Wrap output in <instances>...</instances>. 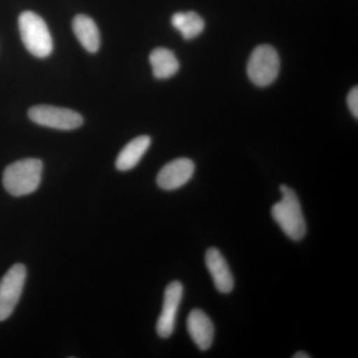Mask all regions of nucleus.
Listing matches in <instances>:
<instances>
[{
    "label": "nucleus",
    "mask_w": 358,
    "mask_h": 358,
    "mask_svg": "<svg viewBox=\"0 0 358 358\" xmlns=\"http://www.w3.org/2000/svg\"><path fill=\"white\" fill-rule=\"evenodd\" d=\"M280 190L282 199L273 205L271 210L272 217L289 239L301 241L307 234V224L301 210L300 200L289 186L281 185Z\"/></svg>",
    "instance_id": "nucleus-1"
},
{
    "label": "nucleus",
    "mask_w": 358,
    "mask_h": 358,
    "mask_svg": "<svg viewBox=\"0 0 358 358\" xmlns=\"http://www.w3.org/2000/svg\"><path fill=\"white\" fill-rule=\"evenodd\" d=\"M43 164L38 159H24L6 167L2 178L4 188L13 196L29 195L41 183Z\"/></svg>",
    "instance_id": "nucleus-2"
},
{
    "label": "nucleus",
    "mask_w": 358,
    "mask_h": 358,
    "mask_svg": "<svg viewBox=\"0 0 358 358\" xmlns=\"http://www.w3.org/2000/svg\"><path fill=\"white\" fill-rule=\"evenodd\" d=\"M21 40L30 54L46 58L53 51V40L43 18L32 11H24L18 18Z\"/></svg>",
    "instance_id": "nucleus-3"
},
{
    "label": "nucleus",
    "mask_w": 358,
    "mask_h": 358,
    "mask_svg": "<svg viewBox=\"0 0 358 358\" xmlns=\"http://www.w3.org/2000/svg\"><path fill=\"white\" fill-rule=\"evenodd\" d=\"M280 67L279 54L274 47L260 45L250 56L247 73L252 83L258 87H267L277 79Z\"/></svg>",
    "instance_id": "nucleus-4"
},
{
    "label": "nucleus",
    "mask_w": 358,
    "mask_h": 358,
    "mask_svg": "<svg viewBox=\"0 0 358 358\" xmlns=\"http://www.w3.org/2000/svg\"><path fill=\"white\" fill-rule=\"evenodd\" d=\"M28 117L35 124L60 131H72L83 124V117L75 110L55 106L38 105L30 108Z\"/></svg>",
    "instance_id": "nucleus-5"
},
{
    "label": "nucleus",
    "mask_w": 358,
    "mask_h": 358,
    "mask_svg": "<svg viewBox=\"0 0 358 358\" xmlns=\"http://www.w3.org/2000/svg\"><path fill=\"white\" fill-rule=\"evenodd\" d=\"M26 281V268L22 264H15L0 280V322L13 315L20 300Z\"/></svg>",
    "instance_id": "nucleus-6"
},
{
    "label": "nucleus",
    "mask_w": 358,
    "mask_h": 358,
    "mask_svg": "<svg viewBox=\"0 0 358 358\" xmlns=\"http://www.w3.org/2000/svg\"><path fill=\"white\" fill-rule=\"evenodd\" d=\"M183 296V286L180 282H171L164 292L162 313L157 320V331L162 338H167L173 334L176 315Z\"/></svg>",
    "instance_id": "nucleus-7"
},
{
    "label": "nucleus",
    "mask_w": 358,
    "mask_h": 358,
    "mask_svg": "<svg viewBox=\"0 0 358 358\" xmlns=\"http://www.w3.org/2000/svg\"><path fill=\"white\" fill-rule=\"evenodd\" d=\"M194 171V162L192 159L185 157L174 159L160 169L157 185L164 190L178 189L192 179Z\"/></svg>",
    "instance_id": "nucleus-8"
},
{
    "label": "nucleus",
    "mask_w": 358,
    "mask_h": 358,
    "mask_svg": "<svg viewBox=\"0 0 358 358\" xmlns=\"http://www.w3.org/2000/svg\"><path fill=\"white\" fill-rule=\"evenodd\" d=\"M205 264L210 273L216 289L222 294L231 293L234 288V278L221 252L216 248L207 250Z\"/></svg>",
    "instance_id": "nucleus-9"
},
{
    "label": "nucleus",
    "mask_w": 358,
    "mask_h": 358,
    "mask_svg": "<svg viewBox=\"0 0 358 358\" xmlns=\"http://www.w3.org/2000/svg\"><path fill=\"white\" fill-rule=\"evenodd\" d=\"M186 326L190 338L200 350L205 352L211 348L215 329L213 322L203 310L199 308L192 310L188 315Z\"/></svg>",
    "instance_id": "nucleus-10"
},
{
    "label": "nucleus",
    "mask_w": 358,
    "mask_h": 358,
    "mask_svg": "<svg viewBox=\"0 0 358 358\" xmlns=\"http://www.w3.org/2000/svg\"><path fill=\"white\" fill-rule=\"evenodd\" d=\"M73 31L80 44L90 53H96L100 49L101 37L95 21L85 14H79L73 20Z\"/></svg>",
    "instance_id": "nucleus-11"
},
{
    "label": "nucleus",
    "mask_w": 358,
    "mask_h": 358,
    "mask_svg": "<svg viewBox=\"0 0 358 358\" xmlns=\"http://www.w3.org/2000/svg\"><path fill=\"white\" fill-rule=\"evenodd\" d=\"M152 140L150 136H141L129 141L115 160V167L120 171H128L133 169L140 162L150 148Z\"/></svg>",
    "instance_id": "nucleus-12"
},
{
    "label": "nucleus",
    "mask_w": 358,
    "mask_h": 358,
    "mask_svg": "<svg viewBox=\"0 0 358 358\" xmlns=\"http://www.w3.org/2000/svg\"><path fill=\"white\" fill-rule=\"evenodd\" d=\"M150 63L152 73L157 79L164 80L171 78L178 72L179 62L171 50L166 48H157L150 53Z\"/></svg>",
    "instance_id": "nucleus-13"
},
{
    "label": "nucleus",
    "mask_w": 358,
    "mask_h": 358,
    "mask_svg": "<svg viewBox=\"0 0 358 358\" xmlns=\"http://www.w3.org/2000/svg\"><path fill=\"white\" fill-rule=\"evenodd\" d=\"M171 24L181 33L185 40L196 38L203 32L205 27L204 20L201 16L193 11L173 14Z\"/></svg>",
    "instance_id": "nucleus-14"
},
{
    "label": "nucleus",
    "mask_w": 358,
    "mask_h": 358,
    "mask_svg": "<svg viewBox=\"0 0 358 358\" xmlns=\"http://www.w3.org/2000/svg\"><path fill=\"white\" fill-rule=\"evenodd\" d=\"M348 109L355 119H358V88L357 86L350 90L348 96Z\"/></svg>",
    "instance_id": "nucleus-15"
},
{
    "label": "nucleus",
    "mask_w": 358,
    "mask_h": 358,
    "mask_svg": "<svg viewBox=\"0 0 358 358\" xmlns=\"http://www.w3.org/2000/svg\"><path fill=\"white\" fill-rule=\"evenodd\" d=\"M294 358H310V355H308L307 352H296V355H293Z\"/></svg>",
    "instance_id": "nucleus-16"
}]
</instances>
